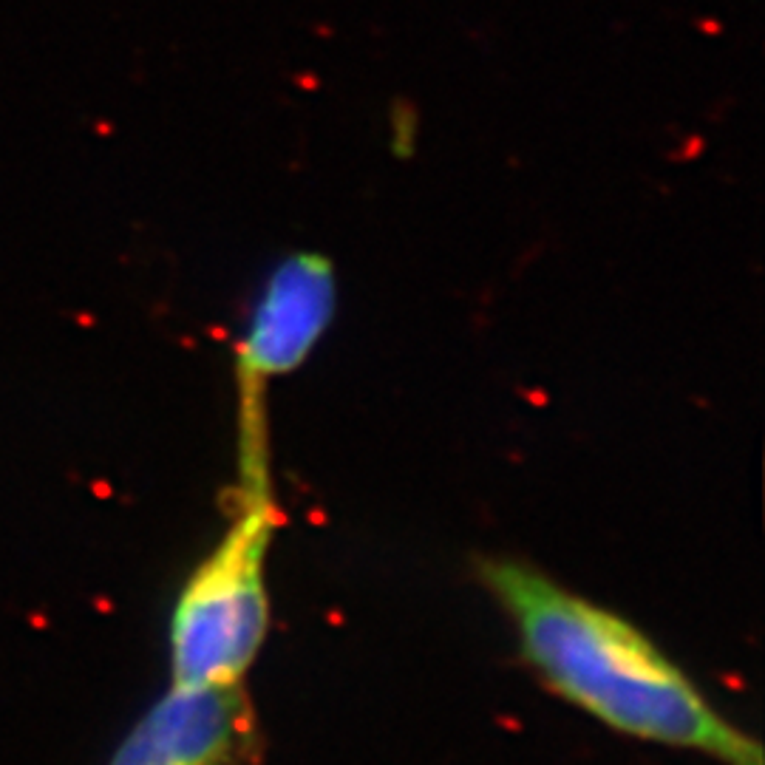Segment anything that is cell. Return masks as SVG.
Instances as JSON below:
<instances>
[{"instance_id": "1", "label": "cell", "mask_w": 765, "mask_h": 765, "mask_svg": "<svg viewBox=\"0 0 765 765\" xmlns=\"http://www.w3.org/2000/svg\"><path fill=\"white\" fill-rule=\"evenodd\" d=\"M479 578L510 615L525 661L556 695L629 737L700 751L723 765H763V746L717 712L627 618L525 561H482Z\"/></svg>"}, {"instance_id": "4", "label": "cell", "mask_w": 765, "mask_h": 765, "mask_svg": "<svg viewBox=\"0 0 765 765\" xmlns=\"http://www.w3.org/2000/svg\"><path fill=\"white\" fill-rule=\"evenodd\" d=\"M250 700L233 686H176L122 740L111 765H230L250 737Z\"/></svg>"}, {"instance_id": "2", "label": "cell", "mask_w": 765, "mask_h": 765, "mask_svg": "<svg viewBox=\"0 0 765 765\" xmlns=\"http://www.w3.org/2000/svg\"><path fill=\"white\" fill-rule=\"evenodd\" d=\"M233 525L190 576L170 621L176 686H233L270 629L267 556L278 525L272 491L238 493Z\"/></svg>"}, {"instance_id": "3", "label": "cell", "mask_w": 765, "mask_h": 765, "mask_svg": "<svg viewBox=\"0 0 765 765\" xmlns=\"http://www.w3.org/2000/svg\"><path fill=\"white\" fill-rule=\"evenodd\" d=\"M338 312L335 261L318 250L284 255L255 295L236 346L238 389L267 391L272 377L295 372Z\"/></svg>"}]
</instances>
